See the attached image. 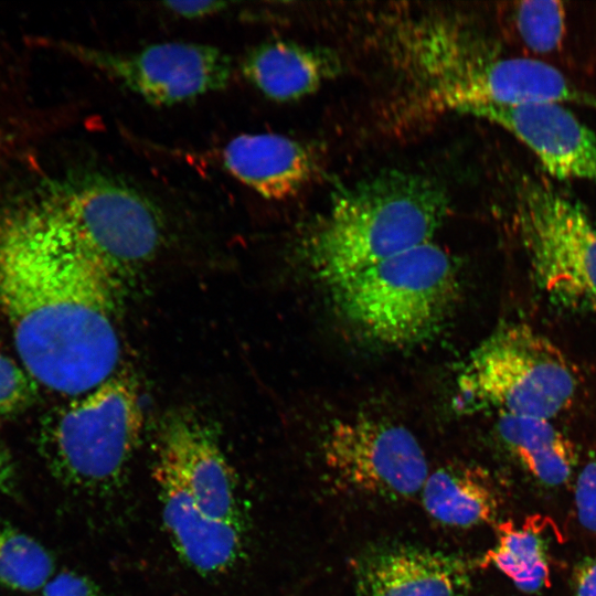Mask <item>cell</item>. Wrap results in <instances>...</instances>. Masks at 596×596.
Listing matches in <instances>:
<instances>
[{"mask_svg": "<svg viewBox=\"0 0 596 596\" xmlns=\"http://www.w3.org/2000/svg\"><path fill=\"white\" fill-rule=\"evenodd\" d=\"M321 451L340 486L390 500L421 493L429 475L426 456L413 433L382 417L336 419L326 430Z\"/></svg>", "mask_w": 596, "mask_h": 596, "instance_id": "8", "label": "cell"}, {"mask_svg": "<svg viewBox=\"0 0 596 596\" xmlns=\"http://www.w3.org/2000/svg\"><path fill=\"white\" fill-rule=\"evenodd\" d=\"M156 458L179 477L209 518L244 528L238 487L214 433L198 416H170L160 432Z\"/></svg>", "mask_w": 596, "mask_h": 596, "instance_id": "11", "label": "cell"}, {"mask_svg": "<svg viewBox=\"0 0 596 596\" xmlns=\"http://www.w3.org/2000/svg\"><path fill=\"white\" fill-rule=\"evenodd\" d=\"M223 168L269 200L296 195L317 173L318 161L306 143L278 134H243L221 150Z\"/></svg>", "mask_w": 596, "mask_h": 596, "instance_id": "14", "label": "cell"}, {"mask_svg": "<svg viewBox=\"0 0 596 596\" xmlns=\"http://www.w3.org/2000/svg\"><path fill=\"white\" fill-rule=\"evenodd\" d=\"M18 489V476L11 454L0 440V494L13 496Z\"/></svg>", "mask_w": 596, "mask_h": 596, "instance_id": "26", "label": "cell"}, {"mask_svg": "<svg viewBox=\"0 0 596 596\" xmlns=\"http://www.w3.org/2000/svg\"><path fill=\"white\" fill-rule=\"evenodd\" d=\"M38 389L24 368L0 350V417L30 407L38 396Z\"/></svg>", "mask_w": 596, "mask_h": 596, "instance_id": "21", "label": "cell"}, {"mask_svg": "<svg viewBox=\"0 0 596 596\" xmlns=\"http://www.w3.org/2000/svg\"><path fill=\"white\" fill-rule=\"evenodd\" d=\"M448 209L434 180L401 170L368 178L340 194L304 236L300 249L328 287L432 241Z\"/></svg>", "mask_w": 596, "mask_h": 596, "instance_id": "2", "label": "cell"}, {"mask_svg": "<svg viewBox=\"0 0 596 596\" xmlns=\"http://www.w3.org/2000/svg\"><path fill=\"white\" fill-rule=\"evenodd\" d=\"M579 385L564 352L522 322L488 337L457 376L456 404L465 412L553 419L568 409Z\"/></svg>", "mask_w": 596, "mask_h": 596, "instance_id": "5", "label": "cell"}, {"mask_svg": "<svg viewBox=\"0 0 596 596\" xmlns=\"http://www.w3.org/2000/svg\"><path fill=\"white\" fill-rule=\"evenodd\" d=\"M162 520L179 556L204 575L227 572L243 555V526L206 517L179 477L156 458Z\"/></svg>", "mask_w": 596, "mask_h": 596, "instance_id": "12", "label": "cell"}, {"mask_svg": "<svg viewBox=\"0 0 596 596\" xmlns=\"http://www.w3.org/2000/svg\"><path fill=\"white\" fill-rule=\"evenodd\" d=\"M50 552L35 539L0 521V584L15 590L42 589L53 577Z\"/></svg>", "mask_w": 596, "mask_h": 596, "instance_id": "19", "label": "cell"}, {"mask_svg": "<svg viewBox=\"0 0 596 596\" xmlns=\"http://www.w3.org/2000/svg\"><path fill=\"white\" fill-rule=\"evenodd\" d=\"M461 114L488 120L513 135L553 178L585 181L596 188V132L564 104L476 105Z\"/></svg>", "mask_w": 596, "mask_h": 596, "instance_id": "10", "label": "cell"}, {"mask_svg": "<svg viewBox=\"0 0 596 596\" xmlns=\"http://www.w3.org/2000/svg\"><path fill=\"white\" fill-rule=\"evenodd\" d=\"M423 507L439 523L471 528L493 523L498 499L476 468L451 464L430 472L421 491Z\"/></svg>", "mask_w": 596, "mask_h": 596, "instance_id": "16", "label": "cell"}, {"mask_svg": "<svg viewBox=\"0 0 596 596\" xmlns=\"http://www.w3.org/2000/svg\"><path fill=\"white\" fill-rule=\"evenodd\" d=\"M512 19L520 39L532 52L549 54L560 49L565 34L563 2L555 0L514 2Z\"/></svg>", "mask_w": 596, "mask_h": 596, "instance_id": "20", "label": "cell"}, {"mask_svg": "<svg viewBox=\"0 0 596 596\" xmlns=\"http://www.w3.org/2000/svg\"><path fill=\"white\" fill-rule=\"evenodd\" d=\"M459 287L455 258L430 241L328 288L340 316L364 338L405 348L437 333L455 308Z\"/></svg>", "mask_w": 596, "mask_h": 596, "instance_id": "3", "label": "cell"}, {"mask_svg": "<svg viewBox=\"0 0 596 596\" xmlns=\"http://www.w3.org/2000/svg\"><path fill=\"white\" fill-rule=\"evenodd\" d=\"M421 82L440 106L458 113L476 105L576 104L596 109V96L560 70L528 57H500L446 32L427 49Z\"/></svg>", "mask_w": 596, "mask_h": 596, "instance_id": "7", "label": "cell"}, {"mask_svg": "<svg viewBox=\"0 0 596 596\" xmlns=\"http://www.w3.org/2000/svg\"><path fill=\"white\" fill-rule=\"evenodd\" d=\"M143 409L135 374L123 368L93 390L46 413L39 451L51 475L79 491L116 486L138 448Z\"/></svg>", "mask_w": 596, "mask_h": 596, "instance_id": "4", "label": "cell"}, {"mask_svg": "<svg viewBox=\"0 0 596 596\" xmlns=\"http://www.w3.org/2000/svg\"><path fill=\"white\" fill-rule=\"evenodd\" d=\"M513 222L535 286L561 306L596 313V220L549 182L525 178Z\"/></svg>", "mask_w": 596, "mask_h": 596, "instance_id": "6", "label": "cell"}, {"mask_svg": "<svg viewBox=\"0 0 596 596\" xmlns=\"http://www.w3.org/2000/svg\"><path fill=\"white\" fill-rule=\"evenodd\" d=\"M574 504L582 526L596 533V457L584 466L577 477Z\"/></svg>", "mask_w": 596, "mask_h": 596, "instance_id": "22", "label": "cell"}, {"mask_svg": "<svg viewBox=\"0 0 596 596\" xmlns=\"http://www.w3.org/2000/svg\"><path fill=\"white\" fill-rule=\"evenodd\" d=\"M123 279L52 180L0 201V315L38 386L66 401L121 369Z\"/></svg>", "mask_w": 596, "mask_h": 596, "instance_id": "1", "label": "cell"}, {"mask_svg": "<svg viewBox=\"0 0 596 596\" xmlns=\"http://www.w3.org/2000/svg\"><path fill=\"white\" fill-rule=\"evenodd\" d=\"M41 596H105V594L88 577L74 572H62L44 585Z\"/></svg>", "mask_w": 596, "mask_h": 596, "instance_id": "23", "label": "cell"}, {"mask_svg": "<svg viewBox=\"0 0 596 596\" xmlns=\"http://www.w3.org/2000/svg\"><path fill=\"white\" fill-rule=\"evenodd\" d=\"M354 576L355 596H460L468 579L461 560L412 546L363 555Z\"/></svg>", "mask_w": 596, "mask_h": 596, "instance_id": "13", "label": "cell"}, {"mask_svg": "<svg viewBox=\"0 0 596 596\" xmlns=\"http://www.w3.org/2000/svg\"><path fill=\"white\" fill-rule=\"evenodd\" d=\"M535 520L517 526L511 521L497 525V543L483 556L482 565H493L524 593L550 586V567L544 540Z\"/></svg>", "mask_w": 596, "mask_h": 596, "instance_id": "18", "label": "cell"}, {"mask_svg": "<svg viewBox=\"0 0 596 596\" xmlns=\"http://www.w3.org/2000/svg\"><path fill=\"white\" fill-rule=\"evenodd\" d=\"M339 70V61L332 53L288 40L263 42L252 47L242 61L244 77L276 102L313 94Z\"/></svg>", "mask_w": 596, "mask_h": 596, "instance_id": "15", "label": "cell"}, {"mask_svg": "<svg viewBox=\"0 0 596 596\" xmlns=\"http://www.w3.org/2000/svg\"><path fill=\"white\" fill-rule=\"evenodd\" d=\"M68 53L156 106H171L225 88L231 57L216 46L162 42L135 51L63 44Z\"/></svg>", "mask_w": 596, "mask_h": 596, "instance_id": "9", "label": "cell"}, {"mask_svg": "<svg viewBox=\"0 0 596 596\" xmlns=\"http://www.w3.org/2000/svg\"><path fill=\"white\" fill-rule=\"evenodd\" d=\"M230 2L225 1H167L162 6L181 18L199 19L224 11Z\"/></svg>", "mask_w": 596, "mask_h": 596, "instance_id": "24", "label": "cell"}, {"mask_svg": "<svg viewBox=\"0 0 596 596\" xmlns=\"http://www.w3.org/2000/svg\"><path fill=\"white\" fill-rule=\"evenodd\" d=\"M575 596H596V560L578 563L572 576Z\"/></svg>", "mask_w": 596, "mask_h": 596, "instance_id": "25", "label": "cell"}, {"mask_svg": "<svg viewBox=\"0 0 596 596\" xmlns=\"http://www.w3.org/2000/svg\"><path fill=\"white\" fill-rule=\"evenodd\" d=\"M497 424L502 441L533 477L549 486L568 480L575 447L552 419L499 415Z\"/></svg>", "mask_w": 596, "mask_h": 596, "instance_id": "17", "label": "cell"}]
</instances>
